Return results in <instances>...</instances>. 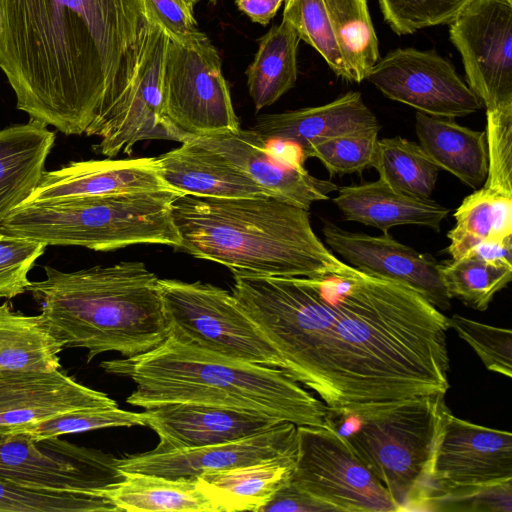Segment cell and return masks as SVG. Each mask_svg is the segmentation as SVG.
<instances>
[{
  "mask_svg": "<svg viewBox=\"0 0 512 512\" xmlns=\"http://www.w3.org/2000/svg\"><path fill=\"white\" fill-rule=\"evenodd\" d=\"M233 278L284 370L329 410L448 391V317L413 289L351 265L315 278Z\"/></svg>",
  "mask_w": 512,
  "mask_h": 512,
  "instance_id": "6da1fadb",
  "label": "cell"
},
{
  "mask_svg": "<svg viewBox=\"0 0 512 512\" xmlns=\"http://www.w3.org/2000/svg\"><path fill=\"white\" fill-rule=\"evenodd\" d=\"M0 69L17 109L97 136L128 99L152 40L146 0H0Z\"/></svg>",
  "mask_w": 512,
  "mask_h": 512,
  "instance_id": "7a4b0ae2",
  "label": "cell"
},
{
  "mask_svg": "<svg viewBox=\"0 0 512 512\" xmlns=\"http://www.w3.org/2000/svg\"><path fill=\"white\" fill-rule=\"evenodd\" d=\"M171 213L179 249L232 273L315 278L350 267L316 235L308 210L274 196L184 194Z\"/></svg>",
  "mask_w": 512,
  "mask_h": 512,
  "instance_id": "3957f363",
  "label": "cell"
},
{
  "mask_svg": "<svg viewBox=\"0 0 512 512\" xmlns=\"http://www.w3.org/2000/svg\"><path fill=\"white\" fill-rule=\"evenodd\" d=\"M100 366L131 379L136 388L126 401L145 409L177 402L205 404L261 413L297 426L326 424L329 411L284 369L227 358L171 336L142 354Z\"/></svg>",
  "mask_w": 512,
  "mask_h": 512,
  "instance_id": "277c9868",
  "label": "cell"
},
{
  "mask_svg": "<svg viewBox=\"0 0 512 512\" xmlns=\"http://www.w3.org/2000/svg\"><path fill=\"white\" fill-rule=\"evenodd\" d=\"M44 271L45 279L27 287L41 304L40 319L64 348L86 349L87 362L109 351L142 354L168 337L160 278L143 262Z\"/></svg>",
  "mask_w": 512,
  "mask_h": 512,
  "instance_id": "5b68a950",
  "label": "cell"
},
{
  "mask_svg": "<svg viewBox=\"0 0 512 512\" xmlns=\"http://www.w3.org/2000/svg\"><path fill=\"white\" fill-rule=\"evenodd\" d=\"M180 195L164 189L26 203L9 214L0 234L95 251L138 244L179 248L171 206Z\"/></svg>",
  "mask_w": 512,
  "mask_h": 512,
  "instance_id": "8992f818",
  "label": "cell"
},
{
  "mask_svg": "<svg viewBox=\"0 0 512 512\" xmlns=\"http://www.w3.org/2000/svg\"><path fill=\"white\" fill-rule=\"evenodd\" d=\"M445 394L328 411L339 433L389 492L397 510H417L430 486L434 450L447 413Z\"/></svg>",
  "mask_w": 512,
  "mask_h": 512,
  "instance_id": "52a82bcc",
  "label": "cell"
},
{
  "mask_svg": "<svg viewBox=\"0 0 512 512\" xmlns=\"http://www.w3.org/2000/svg\"><path fill=\"white\" fill-rule=\"evenodd\" d=\"M169 335L234 360L284 369V363L232 293L202 282L160 279Z\"/></svg>",
  "mask_w": 512,
  "mask_h": 512,
  "instance_id": "ba28073f",
  "label": "cell"
},
{
  "mask_svg": "<svg viewBox=\"0 0 512 512\" xmlns=\"http://www.w3.org/2000/svg\"><path fill=\"white\" fill-rule=\"evenodd\" d=\"M290 481L331 511H398L381 481L327 423L297 426Z\"/></svg>",
  "mask_w": 512,
  "mask_h": 512,
  "instance_id": "9c48e42d",
  "label": "cell"
},
{
  "mask_svg": "<svg viewBox=\"0 0 512 512\" xmlns=\"http://www.w3.org/2000/svg\"><path fill=\"white\" fill-rule=\"evenodd\" d=\"M163 113L177 129L195 137L240 128L220 55L207 36L190 44L169 38L163 68Z\"/></svg>",
  "mask_w": 512,
  "mask_h": 512,
  "instance_id": "30bf717a",
  "label": "cell"
},
{
  "mask_svg": "<svg viewBox=\"0 0 512 512\" xmlns=\"http://www.w3.org/2000/svg\"><path fill=\"white\" fill-rule=\"evenodd\" d=\"M118 458L60 437L0 435V478L39 490L101 495L123 479Z\"/></svg>",
  "mask_w": 512,
  "mask_h": 512,
  "instance_id": "8fae6325",
  "label": "cell"
},
{
  "mask_svg": "<svg viewBox=\"0 0 512 512\" xmlns=\"http://www.w3.org/2000/svg\"><path fill=\"white\" fill-rule=\"evenodd\" d=\"M468 87L486 111L512 109V0H474L451 23Z\"/></svg>",
  "mask_w": 512,
  "mask_h": 512,
  "instance_id": "7c38bea8",
  "label": "cell"
},
{
  "mask_svg": "<svg viewBox=\"0 0 512 512\" xmlns=\"http://www.w3.org/2000/svg\"><path fill=\"white\" fill-rule=\"evenodd\" d=\"M283 19L347 81H363L378 61L365 0H285Z\"/></svg>",
  "mask_w": 512,
  "mask_h": 512,
  "instance_id": "4fadbf2b",
  "label": "cell"
},
{
  "mask_svg": "<svg viewBox=\"0 0 512 512\" xmlns=\"http://www.w3.org/2000/svg\"><path fill=\"white\" fill-rule=\"evenodd\" d=\"M366 79L386 97L431 116L465 117L483 108L453 66L433 50H393Z\"/></svg>",
  "mask_w": 512,
  "mask_h": 512,
  "instance_id": "5bb4252c",
  "label": "cell"
},
{
  "mask_svg": "<svg viewBox=\"0 0 512 512\" xmlns=\"http://www.w3.org/2000/svg\"><path fill=\"white\" fill-rule=\"evenodd\" d=\"M185 140L215 151L272 196L308 211L314 202L328 200L338 190L332 181L309 174L302 156L274 149L252 129L202 137L187 134Z\"/></svg>",
  "mask_w": 512,
  "mask_h": 512,
  "instance_id": "9a60e30c",
  "label": "cell"
},
{
  "mask_svg": "<svg viewBox=\"0 0 512 512\" xmlns=\"http://www.w3.org/2000/svg\"><path fill=\"white\" fill-rule=\"evenodd\" d=\"M511 479V433L469 422L449 411L434 450L430 486L470 487Z\"/></svg>",
  "mask_w": 512,
  "mask_h": 512,
  "instance_id": "2e32d148",
  "label": "cell"
},
{
  "mask_svg": "<svg viewBox=\"0 0 512 512\" xmlns=\"http://www.w3.org/2000/svg\"><path fill=\"white\" fill-rule=\"evenodd\" d=\"M297 425L281 421L270 429L234 441L171 450H151L118 458L122 473H142L177 480L256 463L296 450Z\"/></svg>",
  "mask_w": 512,
  "mask_h": 512,
  "instance_id": "e0dca14e",
  "label": "cell"
},
{
  "mask_svg": "<svg viewBox=\"0 0 512 512\" xmlns=\"http://www.w3.org/2000/svg\"><path fill=\"white\" fill-rule=\"evenodd\" d=\"M326 245L354 268L405 285L440 311L451 306L441 274V264L389 235L371 236L341 229L326 221Z\"/></svg>",
  "mask_w": 512,
  "mask_h": 512,
  "instance_id": "ac0fdd59",
  "label": "cell"
},
{
  "mask_svg": "<svg viewBox=\"0 0 512 512\" xmlns=\"http://www.w3.org/2000/svg\"><path fill=\"white\" fill-rule=\"evenodd\" d=\"M169 36L155 22L152 40L135 85L119 112L100 130L95 149L109 158L143 140L183 142L187 134L170 123L163 113V68Z\"/></svg>",
  "mask_w": 512,
  "mask_h": 512,
  "instance_id": "d6986e66",
  "label": "cell"
},
{
  "mask_svg": "<svg viewBox=\"0 0 512 512\" xmlns=\"http://www.w3.org/2000/svg\"><path fill=\"white\" fill-rule=\"evenodd\" d=\"M103 392L84 386L65 372L0 371V435L26 428L70 411L115 407Z\"/></svg>",
  "mask_w": 512,
  "mask_h": 512,
  "instance_id": "ffe728a7",
  "label": "cell"
},
{
  "mask_svg": "<svg viewBox=\"0 0 512 512\" xmlns=\"http://www.w3.org/2000/svg\"><path fill=\"white\" fill-rule=\"evenodd\" d=\"M158 436L156 451L197 448L234 441L270 429L281 420L242 409L196 403H166L141 412Z\"/></svg>",
  "mask_w": 512,
  "mask_h": 512,
  "instance_id": "44dd1931",
  "label": "cell"
},
{
  "mask_svg": "<svg viewBox=\"0 0 512 512\" xmlns=\"http://www.w3.org/2000/svg\"><path fill=\"white\" fill-rule=\"evenodd\" d=\"M164 189L155 157L76 161L45 171L24 204Z\"/></svg>",
  "mask_w": 512,
  "mask_h": 512,
  "instance_id": "7402d4cb",
  "label": "cell"
},
{
  "mask_svg": "<svg viewBox=\"0 0 512 512\" xmlns=\"http://www.w3.org/2000/svg\"><path fill=\"white\" fill-rule=\"evenodd\" d=\"M380 126L359 92L350 91L327 104L264 114L251 128L267 141H280L305 151L325 140ZM305 159V158H304Z\"/></svg>",
  "mask_w": 512,
  "mask_h": 512,
  "instance_id": "603a6c76",
  "label": "cell"
},
{
  "mask_svg": "<svg viewBox=\"0 0 512 512\" xmlns=\"http://www.w3.org/2000/svg\"><path fill=\"white\" fill-rule=\"evenodd\" d=\"M155 159L166 186L182 194L213 198L272 196L223 156L191 140Z\"/></svg>",
  "mask_w": 512,
  "mask_h": 512,
  "instance_id": "cb8c5ba5",
  "label": "cell"
},
{
  "mask_svg": "<svg viewBox=\"0 0 512 512\" xmlns=\"http://www.w3.org/2000/svg\"><path fill=\"white\" fill-rule=\"evenodd\" d=\"M333 202L346 221L358 222L387 233L398 225H420L440 231L449 209L430 198L398 191L378 179L338 187Z\"/></svg>",
  "mask_w": 512,
  "mask_h": 512,
  "instance_id": "d4e9b609",
  "label": "cell"
},
{
  "mask_svg": "<svg viewBox=\"0 0 512 512\" xmlns=\"http://www.w3.org/2000/svg\"><path fill=\"white\" fill-rule=\"evenodd\" d=\"M55 138L34 119L0 129V227L40 183Z\"/></svg>",
  "mask_w": 512,
  "mask_h": 512,
  "instance_id": "484cf974",
  "label": "cell"
},
{
  "mask_svg": "<svg viewBox=\"0 0 512 512\" xmlns=\"http://www.w3.org/2000/svg\"><path fill=\"white\" fill-rule=\"evenodd\" d=\"M415 130L427 157L462 183L477 189L485 182L488 155L484 131L472 130L454 118L416 112Z\"/></svg>",
  "mask_w": 512,
  "mask_h": 512,
  "instance_id": "4316f807",
  "label": "cell"
},
{
  "mask_svg": "<svg viewBox=\"0 0 512 512\" xmlns=\"http://www.w3.org/2000/svg\"><path fill=\"white\" fill-rule=\"evenodd\" d=\"M296 450L256 463L197 477L220 512L255 511L270 501L292 473Z\"/></svg>",
  "mask_w": 512,
  "mask_h": 512,
  "instance_id": "83f0119b",
  "label": "cell"
},
{
  "mask_svg": "<svg viewBox=\"0 0 512 512\" xmlns=\"http://www.w3.org/2000/svg\"><path fill=\"white\" fill-rule=\"evenodd\" d=\"M101 492L118 511L220 512L197 480H177L142 473H123Z\"/></svg>",
  "mask_w": 512,
  "mask_h": 512,
  "instance_id": "f1b7e54d",
  "label": "cell"
},
{
  "mask_svg": "<svg viewBox=\"0 0 512 512\" xmlns=\"http://www.w3.org/2000/svg\"><path fill=\"white\" fill-rule=\"evenodd\" d=\"M63 349L39 315L15 312L7 302L0 305V371L59 370Z\"/></svg>",
  "mask_w": 512,
  "mask_h": 512,
  "instance_id": "f546056e",
  "label": "cell"
},
{
  "mask_svg": "<svg viewBox=\"0 0 512 512\" xmlns=\"http://www.w3.org/2000/svg\"><path fill=\"white\" fill-rule=\"evenodd\" d=\"M299 41L296 30L284 19L260 38L246 71L249 94L257 111L272 105L294 87Z\"/></svg>",
  "mask_w": 512,
  "mask_h": 512,
  "instance_id": "4dcf8cb0",
  "label": "cell"
},
{
  "mask_svg": "<svg viewBox=\"0 0 512 512\" xmlns=\"http://www.w3.org/2000/svg\"><path fill=\"white\" fill-rule=\"evenodd\" d=\"M447 233L452 260L465 257L482 242L512 240V197L484 187L467 196L454 213Z\"/></svg>",
  "mask_w": 512,
  "mask_h": 512,
  "instance_id": "1f68e13d",
  "label": "cell"
},
{
  "mask_svg": "<svg viewBox=\"0 0 512 512\" xmlns=\"http://www.w3.org/2000/svg\"><path fill=\"white\" fill-rule=\"evenodd\" d=\"M372 167L392 188L422 198H430L439 172L419 144L400 136L378 140Z\"/></svg>",
  "mask_w": 512,
  "mask_h": 512,
  "instance_id": "d6a6232c",
  "label": "cell"
},
{
  "mask_svg": "<svg viewBox=\"0 0 512 512\" xmlns=\"http://www.w3.org/2000/svg\"><path fill=\"white\" fill-rule=\"evenodd\" d=\"M449 297L478 311L488 308L494 295L512 279V264L466 256L441 264Z\"/></svg>",
  "mask_w": 512,
  "mask_h": 512,
  "instance_id": "836d02e7",
  "label": "cell"
},
{
  "mask_svg": "<svg viewBox=\"0 0 512 512\" xmlns=\"http://www.w3.org/2000/svg\"><path fill=\"white\" fill-rule=\"evenodd\" d=\"M118 511L106 497L34 489L0 478V512Z\"/></svg>",
  "mask_w": 512,
  "mask_h": 512,
  "instance_id": "e575fe53",
  "label": "cell"
},
{
  "mask_svg": "<svg viewBox=\"0 0 512 512\" xmlns=\"http://www.w3.org/2000/svg\"><path fill=\"white\" fill-rule=\"evenodd\" d=\"M417 510L512 512V479L470 487L430 486L424 493Z\"/></svg>",
  "mask_w": 512,
  "mask_h": 512,
  "instance_id": "d590c367",
  "label": "cell"
},
{
  "mask_svg": "<svg viewBox=\"0 0 512 512\" xmlns=\"http://www.w3.org/2000/svg\"><path fill=\"white\" fill-rule=\"evenodd\" d=\"M381 126L334 137L309 147L304 158H316L331 176L359 173L372 167Z\"/></svg>",
  "mask_w": 512,
  "mask_h": 512,
  "instance_id": "8d00e7d4",
  "label": "cell"
},
{
  "mask_svg": "<svg viewBox=\"0 0 512 512\" xmlns=\"http://www.w3.org/2000/svg\"><path fill=\"white\" fill-rule=\"evenodd\" d=\"M144 426L141 413L115 407L83 408L49 418L23 430L36 440L110 427Z\"/></svg>",
  "mask_w": 512,
  "mask_h": 512,
  "instance_id": "74e56055",
  "label": "cell"
},
{
  "mask_svg": "<svg viewBox=\"0 0 512 512\" xmlns=\"http://www.w3.org/2000/svg\"><path fill=\"white\" fill-rule=\"evenodd\" d=\"M474 0H379L384 18L399 35L450 24Z\"/></svg>",
  "mask_w": 512,
  "mask_h": 512,
  "instance_id": "f35d334b",
  "label": "cell"
},
{
  "mask_svg": "<svg viewBox=\"0 0 512 512\" xmlns=\"http://www.w3.org/2000/svg\"><path fill=\"white\" fill-rule=\"evenodd\" d=\"M449 328L456 331L482 360L485 367L508 378L512 376V332L484 324L459 314L448 317Z\"/></svg>",
  "mask_w": 512,
  "mask_h": 512,
  "instance_id": "ab89813d",
  "label": "cell"
},
{
  "mask_svg": "<svg viewBox=\"0 0 512 512\" xmlns=\"http://www.w3.org/2000/svg\"><path fill=\"white\" fill-rule=\"evenodd\" d=\"M488 169L483 187L512 197V109L486 111Z\"/></svg>",
  "mask_w": 512,
  "mask_h": 512,
  "instance_id": "60d3db41",
  "label": "cell"
},
{
  "mask_svg": "<svg viewBox=\"0 0 512 512\" xmlns=\"http://www.w3.org/2000/svg\"><path fill=\"white\" fill-rule=\"evenodd\" d=\"M46 246L27 238L0 234V299L27 291L28 273Z\"/></svg>",
  "mask_w": 512,
  "mask_h": 512,
  "instance_id": "b9f144b4",
  "label": "cell"
},
{
  "mask_svg": "<svg viewBox=\"0 0 512 512\" xmlns=\"http://www.w3.org/2000/svg\"><path fill=\"white\" fill-rule=\"evenodd\" d=\"M146 1L153 18L171 40L190 44L206 36L198 30L193 11L179 0Z\"/></svg>",
  "mask_w": 512,
  "mask_h": 512,
  "instance_id": "7bdbcfd3",
  "label": "cell"
},
{
  "mask_svg": "<svg viewBox=\"0 0 512 512\" xmlns=\"http://www.w3.org/2000/svg\"><path fill=\"white\" fill-rule=\"evenodd\" d=\"M320 512L331 511L289 480L283 484L259 512Z\"/></svg>",
  "mask_w": 512,
  "mask_h": 512,
  "instance_id": "ee69618b",
  "label": "cell"
},
{
  "mask_svg": "<svg viewBox=\"0 0 512 512\" xmlns=\"http://www.w3.org/2000/svg\"><path fill=\"white\" fill-rule=\"evenodd\" d=\"M284 0H235L237 8L252 22L266 26Z\"/></svg>",
  "mask_w": 512,
  "mask_h": 512,
  "instance_id": "f6af8a7d",
  "label": "cell"
},
{
  "mask_svg": "<svg viewBox=\"0 0 512 512\" xmlns=\"http://www.w3.org/2000/svg\"><path fill=\"white\" fill-rule=\"evenodd\" d=\"M179 1L182 2L183 4H185L190 10L193 11L196 3L199 0H179Z\"/></svg>",
  "mask_w": 512,
  "mask_h": 512,
  "instance_id": "bcb514c9",
  "label": "cell"
},
{
  "mask_svg": "<svg viewBox=\"0 0 512 512\" xmlns=\"http://www.w3.org/2000/svg\"><path fill=\"white\" fill-rule=\"evenodd\" d=\"M2 32H3V12H2L1 5H0V35Z\"/></svg>",
  "mask_w": 512,
  "mask_h": 512,
  "instance_id": "7dc6e473",
  "label": "cell"
},
{
  "mask_svg": "<svg viewBox=\"0 0 512 512\" xmlns=\"http://www.w3.org/2000/svg\"><path fill=\"white\" fill-rule=\"evenodd\" d=\"M209 1H210V2H215V1H217V0H209Z\"/></svg>",
  "mask_w": 512,
  "mask_h": 512,
  "instance_id": "c3c4849f",
  "label": "cell"
}]
</instances>
